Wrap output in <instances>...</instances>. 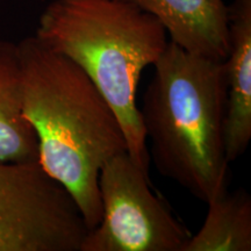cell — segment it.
Masks as SVG:
<instances>
[{
  "mask_svg": "<svg viewBox=\"0 0 251 251\" xmlns=\"http://www.w3.org/2000/svg\"><path fill=\"white\" fill-rule=\"evenodd\" d=\"M24 112L35 129L39 163L74 198L87 228L101 219L99 174L113 156L128 152L117 113L70 58L35 36L18 43Z\"/></svg>",
  "mask_w": 251,
  "mask_h": 251,
  "instance_id": "6da1fadb",
  "label": "cell"
},
{
  "mask_svg": "<svg viewBox=\"0 0 251 251\" xmlns=\"http://www.w3.org/2000/svg\"><path fill=\"white\" fill-rule=\"evenodd\" d=\"M224 61L169 41L139 106L157 171L205 203L229 186Z\"/></svg>",
  "mask_w": 251,
  "mask_h": 251,
  "instance_id": "7a4b0ae2",
  "label": "cell"
},
{
  "mask_svg": "<svg viewBox=\"0 0 251 251\" xmlns=\"http://www.w3.org/2000/svg\"><path fill=\"white\" fill-rule=\"evenodd\" d=\"M34 36L91 78L117 113L128 153L149 174L136 100L143 70L169 43L158 19L127 0H54L41 14Z\"/></svg>",
  "mask_w": 251,
  "mask_h": 251,
  "instance_id": "3957f363",
  "label": "cell"
},
{
  "mask_svg": "<svg viewBox=\"0 0 251 251\" xmlns=\"http://www.w3.org/2000/svg\"><path fill=\"white\" fill-rule=\"evenodd\" d=\"M150 186L127 151L108 159L99 174L101 219L80 251H183L192 234Z\"/></svg>",
  "mask_w": 251,
  "mask_h": 251,
  "instance_id": "277c9868",
  "label": "cell"
},
{
  "mask_svg": "<svg viewBox=\"0 0 251 251\" xmlns=\"http://www.w3.org/2000/svg\"><path fill=\"white\" fill-rule=\"evenodd\" d=\"M89 228L39 162H0V251H80Z\"/></svg>",
  "mask_w": 251,
  "mask_h": 251,
  "instance_id": "5b68a950",
  "label": "cell"
},
{
  "mask_svg": "<svg viewBox=\"0 0 251 251\" xmlns=\"http://www.w3.org/2000/svg\"><path fill=\"white\" fill-rule=\"evenodd\" d=\"M228 26L225 142L230 164L246 152L251 140V0L228 5Z\"/></svg>",
  "mask_w": 251,
  "mask_h": 251,
  "instance_id": "8992f818",
  "label": "cell"
},
{
  "mask_svg": "<svg viewBox=\"0 0 251 251\" xmlns=\"http://www.w3.org/2000/svg\"><path fill=\"white\" fill-rule=\"evenodd\" d=\"M152 14L171 42L193 52L224 61L229 50L228 5L224 0H127Z\"/></svg>",
  "mask_w": 251,
  "mask_h": 251,
  "instance_id": "52a82bcc",
  "label": "cell"
},
{
  "mask_svg": "<svg viewBox=\"0 0 251 251\" xmlns=\"http://www.w3.org/2000/svg\"><path fill=\"white\" fill-rule=\"evenodd\" d=\"M0 162H39L35 129L24 112L18 43L0 40Z\"/></svg>",
  "mask_w": 251,
  "mask_h": 251,
  "instance_id": "ba28073f",
  "label": "cell"
},
{
  "mask_svg": "<svg viewBox=\"0 0 251 251\" xmlns=\"http://www.w3.org/2000/svg\"><path fill=\"white\" fill-rule=\"evenodd\" d=\"M205 221L191 235L183 251H250L251 197L238 188L220 194L208 203Z\"/></svg>",
  "mask_w": 251,
  "mask_h": 251,
  "instance_id": "9c48e42d",
  "label": "cell"
}]
</instances>
